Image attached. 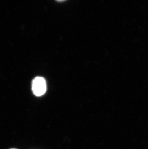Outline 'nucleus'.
Wrapping results in <instances>:
<instances>
[{
	"label": "nucleus",
	"instance_id": "f03ea898",
	"mask_svg": "<svg viewBox=\"0 0 148 149\" xmlns=\"http://www.w3.org/2000/svg\"><path fill=\"white\" fill-rule=\"evenodd\" d=\"M14 149V148H12V149Z\"/></svg>",
	"mask_w": 148,
	"mask_h": 149
},
{
	"label": "nucleus",
	"instance_id": "f257e3e1",
	"mask_svg": "<svg viewBox=\"0 0 148 149\" xmlns=\"http://www.w3.org/2000/svg\"><path fill=\"white\" fill-rule=\"evenodd\" d=\"M46 83L44 78L37 77L34 79L32 83V90L35 96H42L46 92Z\"/></svg>",
	"mask_w": 148,
	"mask_h": 149
}]
</instances>
